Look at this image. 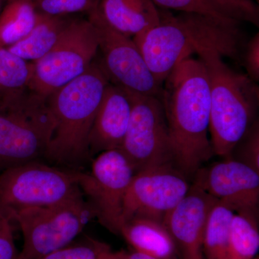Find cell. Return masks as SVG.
<instances>
[{"label":"cell","mask_w":259,"mask_h":259,"mask_svg":"<svg viewBox=\"0 0 259 259\" xmlns=\"http://www.w3.org/2000/svg\"><path fill=\"white\" fill-rule=\"evenodd\" d=\"M259 172V125L255 120L244 137L236 145L230 157Z\"/></svg>","instance_id":"484cf974"},{"label":"cell","mask_w":259,"mask_h":259,"mask_svg":"<svg viewBox=\"0 0 259 259\" xmlns=\"http://www.w3.org/2000/svg\"><path fill=\"white\" fill-rule=\"evenodd\" d=\"M98 52L96 30L88 18L73 16L56 45L31 63L28 89L48 97L82 75Z\"/></svg>","instance_id":"52a82bcc"},{"label":"cell","mask_w":259,"mask_h":259,"mask_svg":"<svg viewBox=\"0 0 259 259\" xmlns=\"http://www.w3.org/2000/svg\"><path fill=\"white\" fill-rule=\"evenodd\" d=\"M37 16L32 0H5L0 11V47H11L26 36Z\"/></svg>","instance_id":"d6986e66"},{"label":"cell","mask_w":259,"mask_h":259,"mask_svg":"<svg viewBox=\"0 0 259 259\" xmlns=\"http://www.w3.org/2000/svg\"><path fill=\"white\" fill-rule=\"evenodd\" d=\"M100 259H125V258H124L122 250L118 252H114L112 251L111 248H110V250L105 251V253L101 255Z\"/></svg>","instance_id":"4dcf8cb0"},{"label":"cell","mask_w":259,"mask_h":259,"mask_svg":"<svg viewBox=\"0 0 259 259\" xmlns=\"http://www.w3.org/2000/svg\"><path fill=\"white\" fill-rule=\"evenodd\" d=\"M109 83L96 56L82 75L47 97L54 122L47 159L76 166L90 158V131Z\"/></svg>","instance_id":"3957f363"},{"label":"cell","mask_w":259,"mask_h":259,"mask_svg":"<svg viewBox=\"0 0 259 259\" xmlns=\"http://www.w3.org/2000/svg\"><path fill=\"white\" fill-rule=\"evenodd\" d=\"M156 6L166 9L177 10L185 13H195L209 17L230 25H238V23L220 15L207 0H152Z\"/></svg>","instance_id":"4316f807"},{"label":"cell","mask_w":259,"mask_h":259,"mask_svg":"<svg viewBox=\"0 0 259 259\" xmlns=\"http://www.w3.org/2000/svg\"><path fill=\"white\" fill-rule=\"evenodd\" d=\"M160 100L164 109L171 141L173 164L193 179L214 151L209 137L210 90L200 59L181 61L162 85Z\"/></svg>","instance_id":"6da1fadb"},{"label":"cell","mask_w":259,"mask_h":259,"mask_svg":"<svg viewBox=\"0 0 259 259\" xmlns=\"http://www.w3.org/2000/svg\"><path fill=\"white\" fill-rule=\"evenodd\" d=\"M259 249L258 219L235 213L226 259H255Z\"/></svg>","instance_id":"44dd1931"},{"label":"cell","mask_w":259,"mask_h":259,"mask_svg":"<svg viewBox=\"0 0 259 259\" xmlns=\"http://www.w3.org/2000/svg\"><path fill=\"white\" fill-rule=\"evenodd\" d=\"M131 94L132 111L120 151L136 173L151 167L173 164L171 141L161 100L158 97Z\"/></svg>","instance_id":"9c48e42d"},{"label":"cell","mask_w":259,"mask_h":259,"mask_svg":"<svg viewBox=\"0 0 259 259\" xmlns=\"http://www.w3.org/2000/svg\"><path fill=\"white\" fill-rule=\"evenodd\" d=\"M193 182L236 214L258 215L259 172L231 158L201 168Z\"/></svg>","instance_id":"4fadbf2b"},{"label":"cell","mask_w":259,"mask_h":259,"mask_svg":"<svg viewBox=\"0 0 259 259\" xmlns=\"http://www.w3.org/2000/svg\"><path fill=\"white\" fill-rule=\"evenodd\" d=\"M131 111V93L109 83L90 131V157L104 151L120 149L128 127Z\"/></svg>","instance_id":"9a60e30c"},{"label":"cell","mask_w":259,"mask_h":259,"mask_svg":"<svg viewBox=\"0 0 259 259\" xmlns=\"http://www.w3.org/2000/svg\"><path fill=\"white\" fill-rule=\"evenodd\" d=\"M235 212L217 202L209 213L203 240V259H226L230 228Z\"/></svg>","instance_id":"ffe728a7"},{"label":"cell","mask_w":259,"mask_h":259,"mask_svg":"<svg viewBox=\"0 0 259 259\" xmlns=\"http://www.w3.org/2000/svg\"><path fill=\"white\" fill-rule=\"evenodd\" d=\"M93 12L110 28L131 38L154 28L161 20L152 0H96Z\"/></svg>","instance_id":"2e32d148"},{"label":"cell","mask_w":259,"mask_h":259,"mask_svg":"<svg viewBox=\"0 0 259 259\" xmlns=\"http://www.w3.org/2000/svg\"><path fill=\"white\" fill-rule=\"evenodd\" d=\"M247 76L256 82L259 80V34L257 32L248 42L244 56Z\"/></svg>","instance_id":"f1b7e54d"},{"label":"cell","mask_w":259,"mask_h":259,"mask_svg":"<svg viewBox=\"0 0 259 259\" xmlns=\"http://www.w3.org/2000/svg\"><path fill=\"white\" fill-rule=\"evenodd\" d=\"M76 171L29 162L0 175V207L11 214L30 207L62 203L82 196Z\"/></svg>","instance_id":"ba28073f"},{"label":"cell","mask_w":259,"mask_h":259,"mask_svg":"<svg viewBox=\"0 0 259 259\" xmlns=\"http://www.w3.org/2000/svg\"><path fill=\"white\" fill-rule=\"evenodd\" d=\"M190 186V180L172 163L137 172L124 199L120 228L134 218L162 222L167 213L185 197Z\"/></svg>","instance_id":"7c38bea8"},{"label":"cell","mask_w":259,"mask_h":259,"mask_svg":"<svg viewBox=\"0 0 259 259\" xmlns=\"http://www.w3.org/2000/svg\"><path fill=\"white\" fill-rule=\"evenodd\" d=\"M136 175L120 149L99 153L89 173L76 171L81 192L89 197L96 218L109 231L119 234L124 199Z\"/></svg>","instance_id":"30bf717a"},{"label":"cell","mask_w":259,"mask_h":259,"mask_svg":"<svg viewBox=\"0 0 259 259\" xmlns=\"http://www.w3.org/2000/svg\"><path fill=\"white\" fill-rule=\"evenodd\" d=\"M12 221L9 214L0 207V259H16L18 256Z\"/></svg>","instance_id":"83f0119b"},{"label":"cell","mask_w":259,"mask_h":259,"mask_svg":"<svg viewBox=\"0 0 259 259\" xmlns=\"http://www.w3.org/2000/svg\"><path fill=\"white\" fill-rule=\"evenodd\" d=\"M220 15L236 23L246 22L258 26V6L253 0H207Z\"/></svg>","instance_id":"603a6c76"},{"label":"cell","mask_w":259,"mask_h":259,"mask_svg":"<svg viewBox=\"0 0 259 259\" xmlns=\"http://www.w3.org/2000/svg\"><path fill=\"white\" fill-rule=\"evenodd\" d=\"M11 218L23 235L16 259H38L74 241L96 212L82 195L54 205L21 209Z\"/></svg>","instance_id":"8992f818"},{"label":"cell","mask_w":259,"mask_h":259,"mask_svg":"<svg viewBox=\"0 0 259 259\" xmlns=\"http://www.w3.org/2000/svg\"><path fill=\"white\" fill-rule=\"evenodd\" d=\"M73 16H49L38 13L31 31L7 49L28 62L38 60L56 45Z\"/></svg>","instance_id":"ac0fdd59"},{"label":"cell","mask_w":259,"mask_h":259,"mask_svg":"<svg viewBox=\"0 0 259 259\" xmlns=\"http://www.w3.org/2000/svg\"><path fill=\"white\" fill-rule=\"evenodd\" d=\"M37 13L49 16L88 15L93 11L96 0H32Z\"/></svg>","instance_id":"d4e9b609"},{"label":"cell","mask_w":259,"mask_h":259,"mask_svg":"<svg viewBox=\"0 0 259 259\" xmlns=\"http://www.w3.org/2000/svg\"><path fill=\"white\" fill-rule=\"evenodd\" d=\"M5 0H0V11H1L2 8H3V4H4Z\"/></svg>","instance_id":"1f68e13d"},{"label":"cell","mask_w":259,"mask_h":259,"mask_svg":"<svg viewBox=\"0 0 259 259\" xmlns=\"http://www.w3.org/2000/svg\"><path fill=\"white\" fill-rule=\"evenodd\" d=\"M150 71L161 86L181 61L206 49L236 59L240 47L238 25L182 13H161L160 23L134 37Z\"/></svg>","instance_id":"7a4b0ae2"},{"label":"cell","mask_w":259,"mask_h":259,"mask_svg":"<svg viewBox=\"0 0 259 259\" xmlns=\"http://www.w3.org/2000/svg\"><path fill=\"white\" fill-rule=\"evenodd\" d=\"M218 201L192 182L183 199L163 218V226L176 245L180 259H203L207 220Z\"/></svg>","instance_id":"5bb4252c"},{"label":"cell","mask_w":259,"mask_h":259,"mask_svg":"<svg viewBox=\"0 0 259 259\" xmlns=\"http://www.w3.org/2000/svg\"><path fill=\"white\" fill-rule=\"evenodd\" d=\"M124 258L125 259H158L154 257L150 256V255L144 254V253H139V252L135 251H125L122 250Z\"/></svg>","instance_id":"f546056e"},{"label":"cell","mask_w":259,"mask_h":259,"mask_svg":"<svg viewBox=\"0 0 259 259\" xmlns=\"http://www.w3.org/2000/svg\"><path fill=\"white\" fill-rule=\"evenodd\" d=\"M197 54L208 76L213 151L220 157L228 158L256 120L258 87L246 74L228 66L218 51L206 49Z\"/></svg>","instance_id":"277c9868"},{"label":"cell","mask_w":259,"mask_h":259,"mask_svg":"<svg viewBox=\"0 0 259 259\" xmlns=\"http://www.w3.org/2000/svg\"><path fill=\"white\" fill-rule=\"evenodd\" d=\"M74 241L38 259H100L105 251L110 249L106 243L93 238Z\"/></svg>","instance_id":"cb8c5ba5"},{"label":"cell","mask_w":259,"mask_h":259,"mask_svg":"<svg viewBox=\"0 0 259 259\" xmlns=\"http://www.w3.org/2000/svg\"><path fill=\"white\" fill-rule=\"evenodd\" d=\"M31 63L0 47V104L28 88Z\"/></svg>","instance_id":"7402d4cb"},{"label":"cell","mask_w":259,"mask_h":259,"mask_svg":"<svg viewBox=\"0 0 259 259\" xmlns=\"http://www.w3.org/2000/svg\"><path fill=\"white\" fill-rule=\"evenodd\" d=\"M255 259H258V257H256Z\"/></svg>","instance_id":"d6a6232c"},{"label":"cell","mask_w":259,"mask_h":259,"mask_svg":"<svg viewBox=\"0 0 259 259\" xmlns=\"http://www.w3.org/2000/svg\"><path fill=\"white\" fill-rule=\"evenodd\" d=\"M54 130L47 97L28 88L0 104V171L46 158Z\"/></svg>","instance_id":"5b68a950"},{"label":"cell","mask_w":259,"mask_h":259,"mask_svg":"<svg viewBox=\"0 0 259 259\" xmlns=\"http://www.w3.org/2000/svg\"><path fill=\"white\" fill-rule=\"evenodd\" d=\"M88 18L96 30L97 60L110 83L131 93L159 97L162 86L150 71L134 39L110 28L95 12Z\"/></svg>","instance_id":"8fae6325"},{"label":"cell","mask_w":259,"mask_h":259,"mask_svg":"<svg viewBox=\"0 0 259 259\" xmlns=\"http://www.w3.org/2000/svg\"><path fill=\"white\" fill-rule=\"evenodd\" d=\"M119 234L135 251L158 259H180L175 242L160 221L134 218L122 225Z\"/></svg>","instance_id":"e0dca14e"}]
</instances>
